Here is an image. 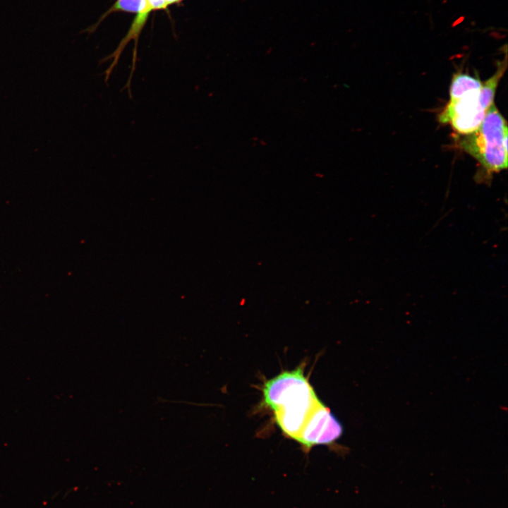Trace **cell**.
Listing matches in <instances>:
<instances>
[{
    "mask_svg": "<svg viewBox=\"0 0 508 508\" xmlns=\"http://www.w3.org/2000/svg\"><path fill=\"white\" fill-rule=\"evenodd\" d=\"M262 392L264 403L273 411L278 426L294 440L320 401L305 376L303 366L267 380Z\"/></svg>",
    "mask_w": 508,
    "mask_h": 508,
    "instance_id": "obj_1",
    "label": "cell"
},
{
    "mask_svg": "<svg viewBox=\"0 0 508 508\" xmlns=\"http://www.w3.org/2000/svg\"><path fill=\"white\" fill-rule=\"evenodd\" d=\"M507 124L495 104L488 109L480 126L467 134H457L458 146L489 172L507 168Z\"/></svg>",
    "mask_w": 508,
    "mask_h": 508,
    "instance_id": "obj_2",
    "label": "cell"
},
{
    "mask_svg": "<svg viewBox=\"0 0 508 508\" xmlns=\"http://www.w3.org/2000/svg\"><path fill=\"white\" fill-rule=\"evenodd\" d=\"M506 68L505 59L496 72L483 83L480 89L469 92L458 99L449 101L438 116L440 123L450 124L457 134L461 135L476 130L488 109L494 104L497 88Z\"/></svg>",
    "mask_w": 508,
    "mask_h": 508,
    "instance_id": "obj_3",
    "label": "cell"
},
{
    "mask_svg": "<svg viewBox=\"0 0 508 508\" xmlns=\"http://www.w3.org/2000/svg\"><path fill=\"white\" fill-rule=\"evenodd\" d=\"M342 433L341 423L320 401L310 413L296 441L305 452H308L314 446L333 443Z\"/></svg>",
    "mask_w": 508,
    "mask_h": 508,
    "instance_id": "obj_4",
    "label": "cell"
},
{
    "mask_svg": "<svg viewBox=\"0 0 508 508\" xmlns=\"http://www.w3.org/2000/svg\"><path fill=\"white\" fill-rule=\"evenodd\" d=\"M116 11L133 13L136 14L135 16L147 20L152 9L146 0H116L112 6L103 14L98 23L92 28L88 29L90 32L95 30L97 25L107 16Z\"/></svg>",
    "mask_w": 508,
    "mask_h": 508,
    "instance_id": "obj_5",
    "label": "cell"
},
{
    "mask_svg": "<svg viewBox=\"0 0 508 508\" xmlns=\"http://www.w3.org/2000/svg\"><path fill=\"white\" fill-rule=\"evenodd\" d=\"M483 82L467 73L455 74L449 87V101H454L464 95L482 87Z\"/></svg>",
    "mask_w": 508,
    "mask_h": 508,
    "instance_id": "obj_6",
    "label": "cell"
},
{
    "mask_svg": "<svg viewBox=\"0 0 508 508\" xmlns=\"http://www.w3.org/2000/svg\"><path fill=\"white\" fill-rule=\"evenodd\" d=\"M152 11L166 9L167 5L164 0H146Z\"/></svg>",
    "mask_w": 508,
    "mask_h": 508,
    "instance_id": "obj_7",
    "label": "cell"
},
{
    "mask_svg": "<svg viewBox=\"0 0 508 508\" xmlns=\"http://www.w3.org/2000/svg\"><path fill=\"white\" fill-rule=\"evenodd\" d=\"M164 1H165L166 4L168 6L174 4L179 3L182 0H164Z\"/></svg>",
    "mask_w": 508,
    "mask_h": 508,
    "instance_id": "obj_8",
    "label": "cell"
}]
</instances>
